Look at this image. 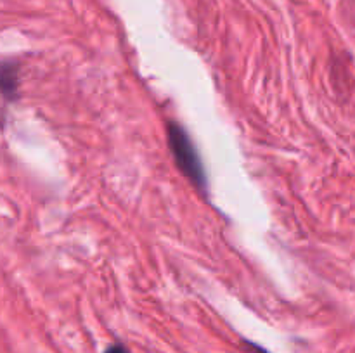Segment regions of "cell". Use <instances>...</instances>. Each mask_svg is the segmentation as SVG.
I'll list each match as a JSON object with an SVG mask.
<instances>
[{"mask_svg":"<svg viewBox=\"0 0 355 353\" xmlns=\"http://www.w3.org/2000/svg\"><path fill=\"white\" fill-rule=\"evenodd\" d=\"M17 83V66L10 61L0 62V93L7 99L16 97Z\"/></svg>","mask_w":355,"mask_h":353,"instance_id":"7a4b0ae2","label":"cell"},{"mask_svg":"<svg viewBox=\"0 0 355 353\" xmlns=\"http://www.w3.org/2000/svg\"><path fill=\"white\" fill-rule=\"evenodd\" d=\"M166 137H168V147L175 159L177 168L198 190H207V173L201 163V156L186 128L180 127L175 121H168Z\"/></svg>","mask_w":355,"mask_h":353,"instance_id":"6da1fadb","label":"cell"},{"mask_svg":"<svg viewBox=\"0 0 355 353\" xmlns=\"http://www.w3.org/2000/svg\"><path fill=\"white\" fill-rule=\"evenodd\" d=\"M243 350H245V353H269L266 348H262V346L253 341H243Z\"/></svg>","mask_w":355,"mask_h":353,"instance_id":"3957f363","label":"cell"},{"mask_svg":"<svg viewBox=\"0 0 355 353\" xmlns=\"http://www.w3.org/2000/svg\"><path fill=\"white\" fill-rule=\"evenodd\" d=\"M104 353H128V350L123 345H111Z\"/></svg>","mask_w":355,"mask_h":353,"instance_id":"277c9868","label":"cell"}]
</instances>
